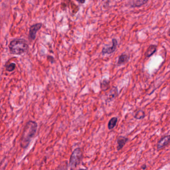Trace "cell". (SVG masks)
<instances>
[{"label": "cell", "instance_id": "obj_1", "mask_svg": "<svg viewBox=\"0 0 170 170\" xmlns=\"http://www.w3.org/2000/svg\"><path fill=\"white\" fill-rule=\"evenodd\" d=\"M37 127V123L33 121H30L26 124L21 139V148L26 149L28 147L32 138L36 134Z\"/></svg>", "mask_w": 170, "mask_h": 170}, {"label": "cell", "instance_id": "obj_2", "mask_svg": "<svg viewBox=\"0 0 170 170\" xmlns=\"http://www.w3.org/2000/svg\"><path fill=\"white\" fill-rule=\"evenodd\" d=\"M9 48L12 54L21 55L28 50V45L25 39H17L11 41Z\"/></svg>", "mask_w": 170, "mask_h": 170}, {"label": "cell", "instance_id": "obj_3", "mask_svg": "<svg viewBox=\"0 0 170 170\" xmlns=\"http://www.w3.org/2000/svg\"><path fill=\"white\" fill-rule=\"evenodd\" d=\"M82 152L80 148H76L73 151L69 160V167L71 170L76 168L82 159Z\"/></svg>", "mask_w": 170, "mask_h": 170}, {"label": "cell", "instance_id": "obj_4", "mask_svg": "<svg viewBox=\"0 0 170 170\" xmlns=\"http://www.w3.org/2000/svg\"><path fill=\"white\" fill-rule=\"evenodd\" d=\"M112 46L111 47L108 48H103L102 50V53L103 55H110L111 53H113L117 48V45H118V41L117 39H113L112 40Z\"/></svg>", "mask_w": 170, "mask_h": 170}, {"label": "cell", "instance_id": "obj_5", "mask_svg": "<svg viewBox=\"0 0 170 170\" xmlns=\"http://www.w3.org/2000/svg\"><path fill=\"white\" fill-rule=\"evenodd\" d=\"M41 27H42L41 23H37L32 25L29 30V36L30 39L34 40L36 39L37 32L41 29Z\"/></svg>", "mask_w": 170, "mask_h": 170}, {"label": "cell", "instance_id": "obj_6", "mask_svg": "<svg viewBox=\"0 0 170 170\" xmlns=\"http://www.w3.org/2000/svg\"><path fill=\"white\" fill-rule=\"evenodd\" d=\"M170 137L169 135L162 137L161 139L158 141L157 145V149L161 150L168 145L170 142Z\"/></svg>", "mask_w": 170, "mask_h": 170}, {"label": "cell", "instance_id": "obj_7", "mask_svg": "<svg viewBox=\"0 0 170 170\" xmlns=\"http://www.w3.org/2000/svg\"><path fill=\"white\" fill-rule=\"evenodd\" d=\"M118 91L117 87H112L107 95V101L108 102L113 101L114 99L118 96Z\"/></svg>", "mask_w": 170, "mask_h": 170}, {"label": "cell", "instance_id": "obj_8", "mask_svg": "<svg viewBox=\"0 0 170 170\" xmlns=\"http://www.w3.org/2000/svg\"><path fill=\"white\" fill-rule=\"evenodd\" d=\"M128 141V138L124 136H119L117 139V149L119 151L122 149Z\"/></svg>", "mask_w": 170, "mask_h": 170}, {"label": "cell", "instance_id": "obj_9", "mask_svg": "<svg viewBox=\"0 0 170 170\" xmlns=\"http://www.w3.org/2000/svg\"><path fill=\"white\" fill-rule=\"evenodd\" d=\"M130 59V57L129 55H127L126 53H123L121 54L119 57L118 60L117 62V66H121L122 65H124L126 64L127 62L129 61Z\"/></svg>", "mask_w": 170, "mask_h": 170}, {"label": "cell", "instance_id": "obj_10", "mask_svg": "<svg viewBox=\"0 0 170 170\" xmlns=\"http://www.w3.org/2000/svg\"><path fill=\"white\" fill-rule=\"evenodd\" d=\"M157 46L154 44H151L146 50L144 55L146 57H150L156 53L157 50Z\"/></svg>", "mask_w": 170, "mask_h": 170}, {"label": "cell", "instance_id": "obj_11", "mask_svg": "<svg viewBox=\"0 0 170 170\" xmlns=\"http://www.w3.org/2000/svg\"><path fill=\"white\" fill-rule=\"evenodd\" d=\"M148 2L147 0H136L130 2V5L132 7H140Z\"/></svg>", "mask_w": 170, "mask_h": 170}, {"label": "cell", "instance_id": "obj_12", "mask_svg": "<svg viewBox=\"0 0 170 170\" xmlns=\"http://www.w3.org/2000/svg\"><path fill=\"white\" fill-rule=\"evenodd\" d=\"M118 121V118L117 117H112L110 119L108 124V128L109 130H112L115 127Z\"/></svg>", "mask_w": 170, "mask_h": 170}, {"label": "cell", "instance_id": "obj_13", "mask_svg": "<svg viewBox=\"0 0 170 170\" xmlns=\"http://www.w3.org/2000/svg\"><path fill=\"white\" fill-rule=\"evenodd\" d=\"M100 87H101V90L103 91H107L108 89L110 88L109 82L105 79H103L100 84Z\"/></svg>", "mask_w": 170, "mask_h": 170}, {"label": "cell", "instance_id": "obj_14", "mask_svg": "<svg viewBox=\"0 0 170 170\" xmlns=\"http://www.w3.org/2000/svg\"><path fill=\"white\" fill-rule=\"evenodd\" d=\"M145 117V113L144 111L142 110H139L137 111L134 115V118L136 119H142Z\"/></svg>", "mask_w": 170, "mask_h": 170}, {"label": "cell", "instance_id": "obj_15", "mask_svg": "<svg viewBox=\"0 0 170 170\" xmlns=\"http://www.w3.org/2000/svg\"><path fill=\"white\" fill-rule=\"evenodd\" d=\"M16 65L15 63H11L10 64H8L7 67H6V70L8 71L11 72L13 70H14L15 68H16Z\"/></svg>", "mask_w": 170, "mask_h": 170}, {"label": "cell", "instance_id": "obj_16", "mask_svg": "<svg viewBox=\"0 0 170 170\" xmlns=\"http://www.w3.org/2000/svg\"><path fill=\"white\" fill-rule=\"evenodd\" d=\"M67 162H65L62 163V165H60L57 168V170H67Z\"/></svg>", "mask_w": 170, "mask_h": 170}, {"label": "cell", "instance_id": "obj_17", "mask_svg": "<svg viewBox=\"0 0 170 170\" xmlns=\"http://www.w3.org/2000/svg\"><path fill=\"white\" fill-rule=\"evenodd\" d=\"M77 1L81 4H84L85 2V1Z\"/></svg>", "mask_w": 170, "mask_h": 170}, {"label": "cell", "instance_id": "obj_18", "mask_svg": "<svg viewBox=\"0 0 170 170\" xmlns=\"http://www.w3.org/2000/svg\"><path fill=\"white\" fill-rule=\"evenodd\" d=\"M146 167H146V165H143V166H142V168L143 169V170H145V169L146 168Z\"/></svg>", "mask_w": 170, "mask_h": 170}, {"label": "cell", "instance_id": "obj_19", "mask_svg": "<svg viewBox=\"0 0 170 170\" xmlns=\"http://www.w3.org/2000/svg\"><path fill=\"white\" fill-rule=\"evenodd\" d=\"M86 170V169H79V170Z\"/></svg>", "mask_w": 170, "mask_h": 170}]
</instances>
